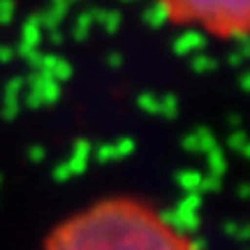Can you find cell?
<instances>
[{
	"label": "cell",
	"instance_id": "7a4b0ae2",
	"mask_svg": "<svg viewBox=\"0 0 250 250\" xmlns=\"http://www.w3.org/2000/svg\"><path fill=\"white\" fill-rule=\"evenodd\" d=\"M171 26L213 40H248L250 0H151Z\"/></svg>",
	"mask_w": 250,
	"mask_h": 250
},
{
	"label": "cell",
	"instance_id": "6da1fadb",
	"mask_svg": "<svg viewBox=\"0 0 250 250\" xmlns=\"http://www.w3.org/2000/svg\"><path fill=\"white\" fill-rule=\"evenodd\" d=\"M44 250H192V246L165 215L118 197L62 223Z\"/></svg>",
	"mask_w": 250,
	"mask_h": 250
}]
</instances>
